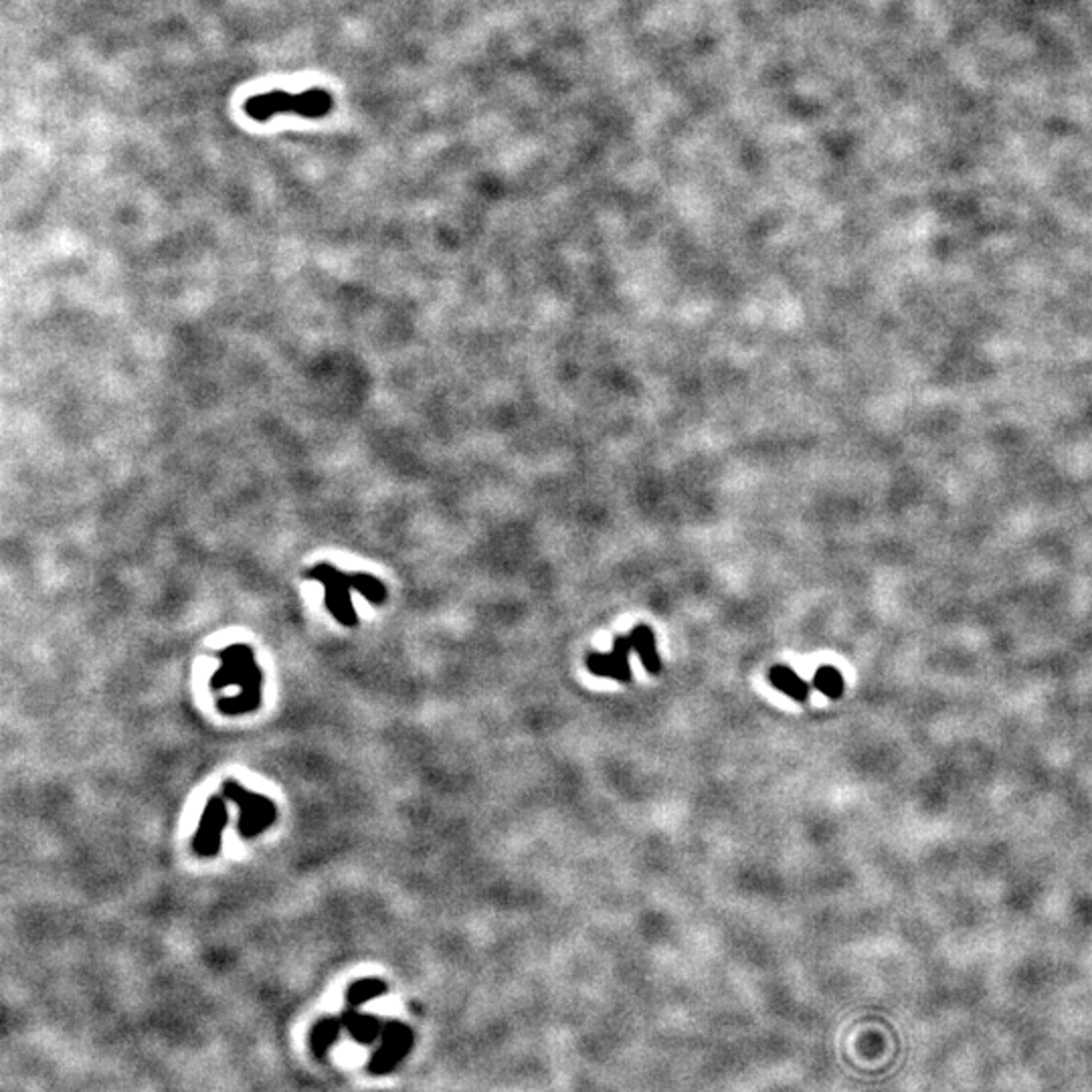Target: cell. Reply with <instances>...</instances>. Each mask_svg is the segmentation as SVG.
<instances>
[{
    "label": "cell",
    "instance_id": "1",
    "mask_svg": "<svg viewBox=\"0 0 1092 1092\" xmlns=\"http://www.w3.org/2000/svg\"><path fill=\"white\" fill-rule=\"evenodd\" d=\"M221 668L213 673L211 688L215 692L237 686L241 692L236 698H221L217 707L223 714L239 716L249 714L264 702V672L253 658V649L247 643H233L219 654Z\"/></svg>",
    "mask_w": 1092,
    "mask_h": 1092
},
{
    "label": "cell",
    "instance_id": "2",
    "mask_svg": "<svg viewBox=\"0 0 1092 1092\" xmlns=\"http://www.w3.org/2000/svg\"><path fill=\"white\" fill-rule=\"evenodd\" d=\"M330 110L332 95L324 90H309L302 93L268 91L245 101V114L257 122H268L281 112H292L304 118H322Z\"/></svg>",
    "mask_w": 1092,
    "mask_h": 1092
},
{
    "label": "cell",
    "instance_id": "3",
    "mask_svg": "<svg viewBox=\"0 0 1092 1092\" xmlns=\"http://www.w3.org/2000/svg\"><path fill=\"white\" fill-rule=\"evenodd\" d=\"M308 579H314L318 581L324 591V603L330 611V615L341 623L345 628H356L358 626V615L356 609L352 605L350 600V591H356L358 585V573L356 575H346L343 570H338L334 564L330 563H318L314 568H309L306 573Z\"/></svg>",
    "mask_w": 1092,
    "mask_h": 1092
},
{
    "label": "cell",
    "instance_id": "4",
    "mask_svg": "<svg viewBox=\"0 0 1092 1092\" xmlns=\"http://www.w3.org/2000/svg\"><path fill=\"white\" fill-rule=\"evenodd\" d=\"M223 797L231 799L239 808L237 831L245 840L262 836L277 821V805L266 795L241 787L237 782H225Z\"/></svg>",
    "mask_w": 1092,
    "mask_h": 1092
},
{
    "label": "cell",
    "instance_id": "5",
    "mask_svg": "<svg viewBox=\"0 0 1092 1092\" xmlns=\"http://www.w3.org/2000/svg\"><path fill=\"white\" fill-rule=\"evenodd\" d=\"M227 821H229V814H227L225 797L215 795L206 801L199 829L193 840V850L197 852V855L215 857L219 854Z\"/></svg>",
    "mask_w": 1092,
    "mask_h": 1092
},
{
    "label": "cell",
    "instance_id": "6",
    "mask_svg": "<svg viewBox=\"0 0 1092 1092\" xmlns=\"http://www.w3.org/2000/svg\"><path fill=\"white\" fill-rule=\"evenodd\" d=\"M634 652V645L628 636H619L613 639V647H611V654H600V652H591L587 656V670L593 675H601V678H613L621 684H630L634 678V672H632V664H630V654Z\"/></svg>",
    "mask_w": 1092,
    "mask_h": 1092
},
{
    "label": "cell",
    "instance_id": "7",
    "mask_svg": "<svg viewBox=\"0 0 1092 1092\" xmlns=\"http://www.w3.org/2000/svg\"><path fill=\"white\" fill-rule=\"evenodd\" d=\"M413 1042V1036L411 1030L399 1022H391L386 1026V1034H384V1044L381 1046L377 1058L371 1062V1069L375 1073H384V1071H391L393 1066L409 1052Z\"/></svg>",
    "mask_w": 1092,
    "mask_h": 1092
},
{
    "label": "cell",
    "instance_id": "8",
    "mask_svg": "<svg viewBox=\"0 0 1092 1092\" xmlns=\"http://www.w3.org/2000/svg\"><path fill=\"white\" fill-rule=\"evenodd\" d=\"M630 639H632V645H634V652L639 656L645 672L652 673V675L662 673L664 664H662L660 654H658L654 630L649 626H637L630 632Z\"/></svg>",
    "mask_w": 1092,
    "mask_h": 1092
},
{
    "label": "cell",
    "instance_id": "9",
    "mask_svg": "<svg viewBox=\"0 0 1092 1092\" xmlns=\"http://www.w3.org/2000/svg\"><path fill=\"white\" fill-rule=\"evenodd\" d=\"M769 682H771L773 688H777L779 692H783L785 696H789L795 702H808L810 700V684L801 680V675H797L787 666L771 668Z\"/></svg>",
    "mask_w": 1092,
    "mask_h": 1092
},
{
    "label": "cell",
    "instance_id": "10",
    "mask_svg": "<svg viewBox=\"0 0 1092 1092\" xmlns=\"http://www.w3.org/2000/svg\"><path fill=\"white\" fill-rule=\"evenodd\" d=\"M814 686L816 690H819L823 696L831 698V700H838L842 698L846 684H844V675L831 666H821L816 675H814Z\"/></svg>",
    "mask_w": 1092,
    "mask_h": 1092
},
{
    "label": "cell",
    "instance_id": "11",
    "mask_svg": "<svg viewBox=\"0 0 1092 1092\" xmlns=\"http://www.w3.org/2000/svg\"><path fill=\"white\" fill-rule=\"evenodd\" d=\"M386 992V985L381 979H360L350 985L348 990V1003L360 1005L369 1000H375Z\"/></svg>",
    "mask_w": 1092,
    "mask_h": 1092
},
{
    "label": "cell",
    "instance_id": "12",
    "mask_svg": "<svg viewBox=\"0 0 1092 1092\" xmlns=\"http://www.w3.org/2000/svg\"><path fill=\"white\" fill-rule=\"evenodd\" d=\"M348 1028H350L352 1036L358 1037L360 1042H369V1039H373L379 1034L381 1024H379L377 1018H371V1016H356V1018L348 1020Z\"/></svg>",
    "mask_w": 1092,
    "mask_h": 1092
}]
</instances>
